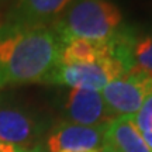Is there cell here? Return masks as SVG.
Listing matches in <instances>:
<instances>
[{"label":"cell","mask_w":152,"mask_h":152,"mask_svg":"<svg viewBox=\"0 0 152 152\" xmlns=\"http://www.w3.org/2000/svg\"><path fill=\"white\" fill-rule=\"evenodd\" d=\"M61 42L52 27L0 24V90L11 85L47 83L59 65Z\"/></svg>","instance_id":"obj_1"},{"label":"cell","mask_w":152,"mask_h":152,"mask_svg":"<svg viewBox=\"0 0 152 152\" xmlns=\"http://www.w3.org/2000/svg\"><path fill=\"white\" fill-rule=\"evenodd\" d=\"M123 13L111 0H72L51 26L59 42L109 41L123 30Z\"/></svg>","instance_id":"obj_2"},{"label":"cell","mask_w":152,"mask_h":152,"mask_svg":"<svg viewBox=\"0 0 152 152\" xmlns=\"http://www.w3.org/2000/svg\"><path fill=\"white\" fill-rule=\"evenodd\" d=\"M48 123L37 111L11 96L0 94V142L14 148L38 145Z\"/></svg>","instance_id":"obj_3"},{"label":"cell","mask_w":152,"mask_h":152,"mask_svg":"<svg viewBox=\"0 0 152 152\" xmlns=\"http://www.w3.org/2000/svg\"><path fill=\"white\" fill-rule=\"evenodd\" d=\"M130 69L115 54L93 64L58 65L47 83L69 86L71 89H87L100 92L110 82L118 79Z\"/></svg>","instance_id":"obj_4"},{"label":"cell","mask_w":152,"mask_h":152,"mask_svg":"<svg viewBox=\"0 0 152 152\" xmlns=\"http://www.w3.org/2000/svg\"><path fill=\"white\" fill-rule=\"evenodd\" d=\"M106 104L115 117L134 115L152 93V76L132 69L110 82L100 90Z\"/></svg>","instance_id":"obj_5"},{"label":"cell","mask_w":152,"mask_h":152,"mask_svg":"<svg viewBox=\"0 0 152 152\" xmlns=\"http://www.w3.org/2000/svg\"><path fill=\"white\" fill-rule=\"evenodd\" d=\"M62 113L64 121L90 127H106L115 118L102 93L87 89H69Z\"/></svg>","instance_id":"obj_6"},{"label":"cell","mask_w":152,"mask_h":152,"mask_svg":"<svg viewBox=\"0 0 152 152\" xmlns=\"http://www.w3.org/2000/svg\"><path fill=\"white\" fill-rule=\"evenodd\" d=\"M106 127L73 124L61 121L55 124L45 138L48 152H80L100 149L104 145Z\"/></svg>","instance_id":"obj_7"},{"label":"cell","mask_w":152,"mask_h":152,"mask_svg":"<svg viewBox=\"0 0 152 152\" xmlns=\"http://www.w3.org/2000/svg\"><path fill=\"white\" fill-rule=\"evenodd\" d=\"M72 0H17L10 21L28 26H52Z\"/></svg>","instance_id":"obj_8"},{"label":"cell","mask_w":152,"mask_h":152,"mask_svg":"<svg viewBox=\"0 0 152 152\" xmlns=\"http://www.w3.org/2000/svg\"><path fill=\"white\" fill-rule=\"evenodd\" d=\"M104 145L117 152H152L131 115H120L106 125Z\"/></svg>","instance_id":"obj_9"},{"label":"cell","mask_w":152,"mask_h":152,"mask_svg":"<svg viewBox=\"0 0 152 152\" xmlns=\"http://www.w3.org/2000/svg\"><path fill=\"white\" fill-rule=\"evenodd\" d=\"M114 55L113 38L109 41L68 39L61 44L59 65L93 64Z\"/></svg>","instance_id":"obj_10"},{"label":"cell","mask_w":152,"mask_h":152,"mask_svg":"<svg viewBox=\"0 0 152 152\" xmlns=\"http://www.w3.org/2000/svg\"><path fill=\"white\" fill-rule=\"evenodd\" d=\"M121 39L131 71L137 69L152 76V33L135 34L132 30L124 28Z\"/></svg>","instance_id":"obj_11"},{"label":"cell","mask_w":152,"mask_h":152,"mask_svg":"<svg viewBox=\"0 0 152 152\" xmlns=\"http://www.w3.org/2000/svg\"><path fill=\"white\" fill-rule=\"evenodd\" d=\"M132 120L142 134L152 132V93L144 100L140 110L132 115Z\"/></svg>","instance_id":"obj_12"},{"label":"cell","mask_w":152,"mask_h":152,"mask_svg":"<svg viewBox=\"0 0 152 152\" xmlns=\"http://www.w3.org/2000/svg\"><path fill=\"white\" fill-rule=\"evenodd\" d=\"M16 152H48V151L41 144H38V145L31 148H16Z\"/></svg>","instance_id":"obj_13"},{"label":"cell","mask_w":152,"mask_h":152,"mask_svg":"<svg viewBox=\"0 0 152 152\" xmlns=\"http://www.w3.org/2000/svg\"><path fill=\"white\" fill-rule=\"evenodd\" d=\"M142 137H144V140L147 142V145L149 147V149L152 151V132H144Z\"/></svg>","instance_id":"obj_14"},{"label":"cell","mask_w":152,"mask_h":152,"mask_svg":"<svg viewBox=\"0 0 152 152\" xmlns=\"http://www.w3.org/2000/svg\"><path fill=\"white\" fill-rule=\"evenodd\" d=\"M0 152H16V148L7 145V144H1L0 142Z\"/></svg>","instance_id":"obj_15"},{"label":"cell","mask_w":152,"mask_h":152,"mask_svg":"<svg viewBox=\"0 0 152 152\" xmlns=\"http://www.w3.org/2000/svg\"><path fill=\"white\" fill-rule=\"evenodd\" d=\"M100 152H117V151H114L111 147H109V145H103V147L100 148Z\"/></svg>","instance_id":"obj_16"},{"label":"cell","mask_w":152,"mask_h":152,"mask_svg":"<svg viewBox=\"0 0 152 152\" xmlns=\"http://www.w3.org/2000/svg\"><path fill=\"white\" fill-rule=\"evenodd\" d=\"M80 152H100V149H92V151H80Z\"/></svg>","instance_id":"obj_17"}]
</instances>
